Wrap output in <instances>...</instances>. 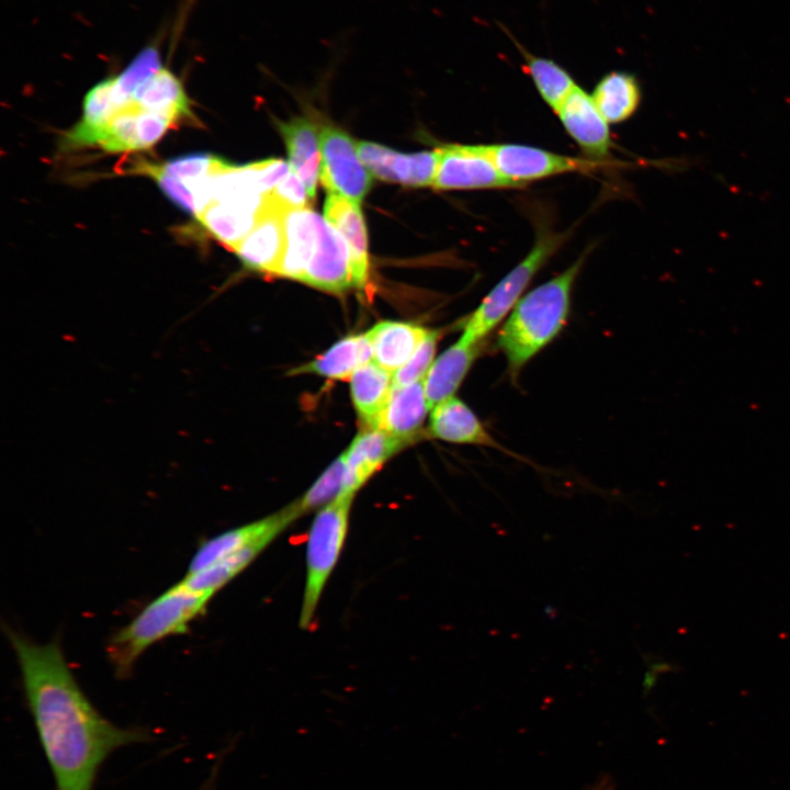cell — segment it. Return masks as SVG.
I'll use <instances>...</instances> for the list:
<instances>
[{
  "label": "cell",
  "mask_w": 790,
  "mask_h": 790,
  "mask_svg": "<svg viewBox=\"0 0 790 790\" xmlns=\"http://www.w3.org/2000/svg\"><path fill=\"white\" fill-rule=\"evenodd\" d=\"M5 633L56 789L93 790L102 764L113 752L148 736L115 725L93 707L58 641L38 644L10 628Z\"/></svg>",
  "instance_id": "1"
},
{
  "label": "cell",
  "mask_w": 790,
  "mask_h": 790,
  "mask_svg": "<svg viewBox=\"0 0 790 790\" xmlns=\"http://www.w3.org/2000/svg\"><path fill=\"white\" fill-rule=\"evenodd\" d=\"M586 256L523 295L511 309L497 339L511 372L518 373L566 325L572 291Z\"/></svg>",
  "instance_id": "2"
},
{
  "label": "cell",
  "mask_w": 790,
  "mask_h": 790,
  "mask_svg": "<svg viewBox=\"0 0 790 790\" xmlns=\"http://www.w3.org/2000/svg\"><path fill=\"white\" fill-rule=\"evenodd\" d=\"M212 598L193 591L181 580L147 603L126 625L112 635L106 654L115 675L125 678L140 655L153 644L183 634L201 617Z\"/></svg>",
  "instance_id": "3"
},
{
  "label": "cell",
  "mask_w": 790,
  "mask_h": 790,
  "mask_svg": "<svg viewBox=\"0 0 790 790\" xmlns=\"http://www.w3.org/2000/svg\"><path fill=\"white\" fill-rule=\"evenodd\" d=\"M356 495L341 494L318 509L306 539V576L298 624L307 630L314 621L327 583L347 539Z\"/></svg>",
  "instance_id": "4"
},
{
  "label": "cell",
  "mask_w": 790,
  "mask_h": 790,
  "mask_svg": "<svg viewBox=\"0 0 790 790\" xmlns=\"http://www.w3.org/2000/svg\"><path fill=\"white\" fill-rule=\"evenodd\" d=\"M565 237L548 230L540 233L527 256L511 269L465 319L461 337L471 342L485 337L515 307L531 280L562 246Z\"/></svg>",
  "instance_id": "5"
},
{
  "label": "cell",
  "mask_w": 790,
  "mask_h": 790,
  "mask_svg": "<svg viewBox=\"0 0 790 790\" xmlns=\"http://www.w3.org/2000/svg\"><path fill=\"white\" fill-rule=\"evenodd\" d=\"M499 172L519 188L527 183L568 172H591L606 167L605 160L585 159L520 144H477Z\"/></svg>",
  "instance_id": "6"
},
{
  "label": "cell",
  "mask_w": 790,
  "mask_h": 790,
  "mask_svg": "<svg viewBox=\"0 0 790 790\" xmlns=\"http://www.w3.org/2000/svg\"><path fill=\"white\" fill-rule=\"evenodd\" d=\"M320 182L328 193L360 203L372 184V173L361 161L357 142L346 132L326 126L319 133Z\"/></svg>",
  "instance_id": "7"
},
{
  "label": "cell",
  "mask_w": 790,
  "mask_h": 790,
  "mask_svg": "<svg viewBox=\"0 0 790 790\" xmlns=\"http://www.w3.org/2000/svg\"><path fill=\"white\" fill-rule=\"evenodd\" d=\"M432 187L437 190L519 188L506 179L478 145L449 144L438 148Z\"/></svg>",
  "instance_id": "8"
},
{
  "label": "cell",
  "mask_w": 790,
  "mask_h": 790,
  "mask_svg": "<svg viewBox=\"0 0 790 790\" xmlns=\"http://www.w3.org/2000/svg\"><path fill=\"white\" fill-rule=\"evenodd\" d=\"M298 518L301 516L291 503L270 516L212 537L200 544L190 561L187 574L200 572L263 538H276Z\"/></svg>",
  "instance_id": "9"
},
{
  "label": "cell",
  "mask_w": 790,
  "mask_h": 790,
  "mask_svg": "<svg viewBox=\"0 0 790 790\" xmlns=\"http://www.w3.org/2000/svg\"><path fill=\"white\" fill-rule=\"evenodd\" d=\"M361 161L381 180L411 187L432 185L437 172L439 151L426 150L403 154L372 142H357Z\"/></svg>",
  "instance_id": "10"
},
{
  "label": "cell",
  "mask_w": 790,
  "mask_h": 790,
  "mask_svg": "<svg viewBox=\"0 0 790 790\" xmlns=\"http://www.w3.org/2000/svg\"><path fill=\"white\" fill-rule=\"evenodd\" d=\"M287 211L264 194L256 226L233 249L245 267L276 275L285 247L284 217Z\"/></svg>",
  "instance_id": "11"
},
{
  "label": "cell",
  "mask_w": 790,
  "mask_h": 790,
  "mask_svg": "<svg viewBox=\"0 0 790 790\" xmlns=\"http://www.w3.org/2000/svg\"><path fill=\"white\" fill-rule=\"evenodd\" d=\"M302 282L331 293L354 287L348 245L336 227L321 216L316 247Z\"/></svg>",
  "instance_id": "12"
},
{
  "label": "cell",
  "mask_w": 790,
  "mask_h": 790,
  "mask_svg": "<svg viewBox=\"0 0 790 790\" xmlns=\"http://www.w3.org/2000/svg\"><path fill=\"white\" fill-rule=\"evenodd\" d=\"M555 114L568 135L589 158L603 160L611 147L609 123L599 112L591 95L576 86Z\"/></svg>",
  "instance_id": "13"
},
{
  "label": "cell",
  "mask_w": 790,
  "mask_h": 790,
  "mask_svg": "<svg viewBox=\"0 0 790 790\" xmlns=\"http://www.w3.org/2000/svg\"><path fill=\"white\" fill-rule=\"evenodd\" d=\"M407 441L409 440L377 428L361 430L342 452L345 469L341 494L356 495L392 455L405 447Z\"/></svg>",
  "instance_id": "14"
},
{
  "label": "cell",
  "mask_w": 790,
  "mask_h": 790,
  "mask_svg": "<svg viewBox=\"0 0 790 790\" xmlns=\"http://www.w3.org/2000/svg\"><path fill=\"white\" fill-rule=\"evenodd\" d=\"M263 203L264 194L235 195L210 203L196 219L233 250L256 226Z\"/></svg>",
  "instance_id": "15"
},
{
  "label": "cell",
  "mask_w": 790,
  "mask_h": 790,
  "mask_svg": "<svg viewBox=\"0 0 790 790\" xmlns=\"http://www.w3.org/2000/svg\"><path fill=\"white\" fill-rule=\"evenodd\" d=\"M325 218L343 236L350 252L354 289L368 282V237L360 203L328 193L324 204Z\"/></svg>",
  "instance_id": "16"
},
{
  "label": "cell",
  "mask_w": 790,
  "mask_h": 790,
  "mask_svg": "<svg viewBox=\"0 0 790 790\" xmlns=\"http://www.w3.org/2000/svg\"><path fill=\"white\" fill-rule=\"evenodd\" d=\"M484 341L471 342L460 337L431 364L424 379L430 410L454 396L465 375L483 349Z\"/></svg>",
  "instance_id": "17"
},
{
  "label": "cell",
  "mask_w": 790,
  "mask_h": 790,
  "mask_svg": "<svg viewBox=\"0 0 790 790\" xmlns=\"http://www.w3.org/2000/svg\"><path fill=\"white\" fill-rule=\"evenodd\" d=\"M430 411L429 435L432 438L500 449L475 413L460 398H447Z\"/></svg>",
  "instance_id": "18"
},
{
  "label": "cell",
  "mask_w": 790,
  "mask_h": 790,
  "mask_svg": "<svg viewBox=\"0 0 790 790\" xmlns=\"http://www.w3.org/2000/svg\"><path fill=\"white\" fill-rule=\"evenodd\" d=\"M430 329L405 321L383 320L366 331L372 361L394 374L414 354Z\"/></svg>",
  "instance_id": "19"
},
{
  "label": "cell",
  "mask_w": 790,
  "mask_h": 790,
  "mask_svg": "<svg viewBox=\"0 0 790 790\" xmlns=\"http://www.w3.org/2000/svg\"><path fill=\"white\" fill-rule=\"evenodd\" d=\"M279 129L286 145L289 165L304 183L312 199L315 198L317 181L320 178V142L314 123L306 117H294L289 122H279Z\"/></svg>",
  "instance_id": "20"
},
{
  "label": "cell",
  "mask_w": 790,
  "mask_h": 790,
  "mask_svg": "<svg viewBox=\"0 0 790 790\" xmlns=\"http://www.w3.org/2000/svg\"><path fill=\"white\" fill-rule=\"evenodd\" d=\"M319 217L308 207L286 212L285 247L276 275L302 282L316 247Z\"/></svg>",
  "instance_id": "21"
},
{
  "label": "cell",
  "mask_w": 790,
  "mask_h": 790,
  "mask_svg": "<svg viewBox=\"0 0 790 790\" xmlns=\"http://www.w3.org/2000/svg\"><path fill=\"white\" fill-rule=\"evenodd\" d=\"M372 361V349L366 332L348 335L309 362L289 371V375L316 374L317 376L349 381L363 364Z\"/></svg>",
  "instance_id": "22"
},
{
  "label": "cell",
  "mask_w": 790,
  "mask_h": 790,
  "mask_svg": "<svg viewBox=\"0 0 790 790\" xmlns=\"http://www.w3.org/2000/svg\"><path fill=\"white\" fill-rule=\"evenodd\" d=\"M429 411L424 380L393 387L373 428L410 440Z\"/></svg>",
  "instance_id": "23"
},
{
  "label": "cell",
  "mask_w": 790,
  "mask_h": 790,
  "mask_svg": "<svg viewBox=\"0 0 790 790\" xmlns=\"http://www.w3.org/2000/svg\"><path fill=\"white\" fill-rule=\"evenodd\" d=\"M129 99L139 108L160 113L174 122L192 116L191 101L182 81L165 66L140 82Z\"/></svg>",
  "instance_id": "24"
},
{
  "label": "cell",
  "mask_w": 790,
  "mask_h": 790,
  "mask_svg": "<svg viewBox=\"0 0 790 790\" xmlns=\"http://www.w3.org/2000/svg\"><path fill=\"white\" fill-rule=\"evenodd\" d=\"M353 407L365 428H373L393 390V374L374 361L349 379Z\"/></svg>",
  "instance_id": "25"
},
{
  "label": "cell",
  "mask_w": 790,
  "mask_h": 790,
  "mask_svg": "<svg viewBox=\"0 0 790 790\" xmlns=\"http://www.w3.org/2000/svg\"><path fill=\"white\" fill-rule=\"evenodd\" d=\"M591 98L609 124L620 123L628 120L637 110L641 102V88L632 75L611 71L599 80Z\"/></svg>",
  "instance_id": "26"
},
{
  "label": "cell",
  "mask_w": 790,
  "mask_h": 790,
  "mask_svg": "<svg viewBox=\"0 0 790 790\" xmlns=\"http://www.w3.org/2000/svg\"><path fill=\"white\" fill-rule=\"evenodd\" d=\"M275 539V537L263 538L200 572L185 574L181 582L191 590L212 598L244 572Z\"/></svg>",
  "instance_id": "27"
},
{
  "label": "cell",
  "mask_w": 790,
  "mask_h": 790,
  "mask_svg": "<svg viewBox=\"0 0 790 790\" xmlns=\"http://www.w3.org/2000/svg\"><path fill=\"white\" fill-rule=\"evenodd\" d=\"M116 110L111 95V80L105 78L87 92L82 105V119L67 134L66 143L75 147L97 145Z\"/></svg>",
  "instance_id": "28"
},
{
  "label": "cell",
  "mask_w": 790,
  "mask_h": 790,
  "mask_svg": "<svg viewBox=\"0 0 790 790\" xmlns=\"http://www.w3.org/2000/svg\"><path fill=\"white\" fill-rule=\"evenodd\" d=\"M524 69L531 77L539 94L555 113L577 86L571 75L551 59L533 56L522 50Z\"/></svg>",
  "instance_id": "29"
},
{
  "label": "cell",
  "mask_w": 790,
  "mask_h": 790,
  "mask_svg": "<svg viewBox=\"0 0 790 790\" xmlns=\"http://www.w3.org/2000/svg\"><path fill=\"white\" fill-rule=\"evenodd\" d=\"M136 115L137 106L128 100L110 119L97 145L110 153L139 150Z\"/></svg>",
  "instance_id": "30"
},
{
  "label": "cell",
  "mask_w": 790,
  "mask_h": 790,
  "mask_svg": "<svg viewBox=\"0 0 790 790\" xmlns=\"http://www.w3.org/2000/svg\"><path fill=\"white\" fill-rule=\"evenodd\" d=\"M343 458L340 454L309 486V488L293 501L300 516L320 509L336 499L342 490Z\"/></svg>",
  "instance_id": "31"
},
{
  "label": "cell",
  "mask_w": 790,
  "mask_h": 790,
  "mask_svg": "<svg viewBox=\"0 0 790 790\" xmlns=\"http://www.w3.org/2000/svg\"><path fill=\"white\" fill-rule=\"evenodd\" d=\"M158 165L165 173L184 182L191 190L196 182L232 166L219 157L204 153L185 155Z\"/></svg>",
  "instance_id": "32"
},
{
  "label": "cell",
  "mask_w": 790,
  "mask_h": 790,
  "mask_svg": "<svg viewBox=\"0 0 790 790\" xmlns=\"http://www.w3.org/2000/svg\"><path fill=\"white\" fill-rule=\"evenodd\" d=\"M129 171L142 173L154 179L159 189L171 202L195 217L196 204L192 190L184 182L165 173L158 163L139 160Z\"/></svg>",
  "instance_id": "33"
},
{
  "label": "cell",
  "mask_w": 790,
  "mask_h": 790,
  "mask_svg": "<svg viewBox=\"0 0 790 790\" xmlns=\"http://www.w3.org/2000/svg\"><path fill=\"white\" fill-rule=\"evenodd\" d=\"M439 336V330L430 329L410 359L393 374V387L405 386L425 379L435 361Z\"/></svg>",
  "instance_id": "34"
},
{
  "label": "cell",
  "mask_w": 790,
  "mask_h": 790,
  "mask_svg": "<svg viewBox=\"0 0 790 790\" xmlns=\"http://www.w3.org/2000/svg\"><path fill=\"white\" fill-rule=\"evenodd\" d=\"M136 106V127L139 150L147 149L155 145L176 122L160 113L144 110L137 104Z\"/></svg>",
  "instance_id": "35"
},
{
  "label": "cell",
  "mask_w": 790,
  "mask_h": 790,
  "mask_svg": "<svg viewBox=\"0 0 790 790\" xmlns=\"http://www.w3.org/2000/svg\"><path fill=\"white\" fill-rule=\"evenodd\" d=\"M267 195L287 210L307 207L312 203L304 183L291 170Z\"/></svg>",
  "instance_id": "36"
},
{
  "label": "cell",
  "mask_w": 790,
  "mask_h": 790,
  "mask_svg": "<svg viewBox=\"0 0 790 790\" xmlns=\"http://www.w3.org/2000/svg\"><path fill=\"white\" fill-rule=\"evenodd\" d=\"M616 781L608 774L600 775L595 781L588 783L582 790H616Z\"/></svg>",
  "instance_id": "37"
},
{
  "label": "cell",
  "mask_w": 790,
  "mask_h": 790,
  "mask_svg": "<svg viewBox=\"0 0 790 790\" xmlns=\"http://www.w3.org/2000/svg\"><path fill=\"white\" fill-rule=\"evenodd\" d=\"M648 668H650L651 672H653V673H655V674H657V675L663 674V673L676 672V666H675V665H673V664H670V663H668V662H666V661H663V659H654V661H652V662L648 664Z\"/></svg>",
  "instance_id": "38"
},
{
  "label": "cell",
  "mask_w": 790,
  "mask_h": 790,
  "mask_svg": "<svg viewBox=\"0 0 790 790\" xmlns=\"http://www.w3.org/2000/svg\"><path fill=\"white\" fill-rule=\"evenodd\" d=\"M657 676H658L657 674H655L651 670L645 674L644 680H643V693L645 696L648 695L653 690V688L656 686Z\"/></svg>",
  "instance_id": "39"
}]
</instances>
